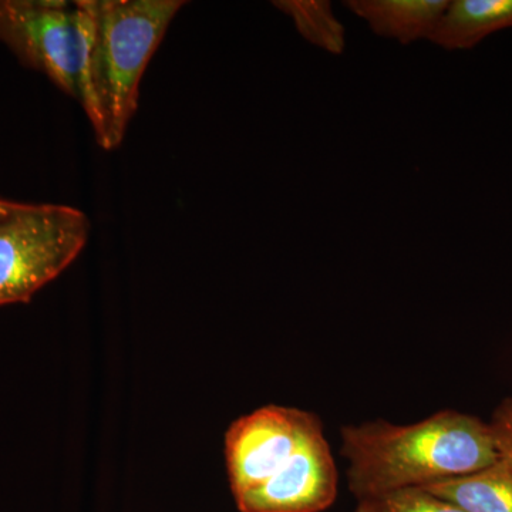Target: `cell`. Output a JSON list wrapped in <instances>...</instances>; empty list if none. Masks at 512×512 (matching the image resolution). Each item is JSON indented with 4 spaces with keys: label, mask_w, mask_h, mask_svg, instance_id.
Wrapping results in <instances>:
<instances>
[{
    "label": "cell",
    "mask_w": 512,
    "mask_h": 512,
    "mask_svg": "<svg viewBox=\"0 0 512 512\" xmlns=\"http://www.w3.org/2000/svg\"><path fill=\"white\" fill-rule=\"evenodd\" d=\"M276 9L292 19L306 42L340 55L345 50V28L325 0H278Z\"/></svg>",
    "instance_id": "obj_9"
},
{
    "label": "cell",
    "mask_w": 512,
    "mask_h": 512,
    "mask_svg": "<svg viewBox=\"0 0 512 512\" xmlns=\"http://www.w3.org/2000/svg\"><path fill=\"white\" fill-rule=\"evenodd\" d=\"M450 0H348L346 8L376 35L410 45L430 40Z\"/></svg>",
    "instance_id": "obj_6"
},
{
    "label": "cell",
    "mask_w": 512,
    "mask_h": 512,
    "mask_svg": "<svg viewBox=\"0 0 512 512\" xmlns=\"http://www.w3.org/2000/svg\"><path fill=\"white\" fill-rule=\"evenodd\" d=\"M490 429L498 456L512 466V399L495 410Z\"/></svg>",
    "instance_id": "obj_11"
},
{
    "label": "cell",
    "mask_w": 512,
    "mask_h": 512,
    "mask_svg": "<svg viewBox=\"0 0 512 512\" xmlns=\"http://www.w3.org/2000/svg\"><path fill=\"white\" fill-rule=\"evenodd\" d=\"M424 490L466 512H512V466L500 458L476 473Z\"/></svg>",
    "instance_id": "obj_8"
},
{
    "label": "cell",
    "mask_w": 512,
    "mask_h": 512,
    "mask_svg": "<svg viewBox=\"0 0 512 512\" xmlns=\"http://www.w3.org/2000/svg\"><path fill=\"white\" fill-rule=\"evenodd\" d=\"M0 43L23 66L79 100L82 39L76 2L0 0Z\"/></svg>",
    "instance_id": "obj_5"
},
{
    "label": "cell",
    "mask_w": 512,
    "mask_h": 512,
    "mask_svg": "<svg viewBox=\"0 0 512 512\" xmlns=\"http://www.w3.org/2000/svg\"><path fill=\"white\" fill-rule=\"evenodd\" d=\"M355 512H466L424 488H406L357 501Z\"/></svg>",
    "instance_id": "obj_10"
},
{
    "label": "cell",
    "mask_w": 512,
    "mask_h": 512,
    "mask_svg": "<svg viewBox=\"0 0 512 512\" xmlns=\"http://www.w3.org/2000/svg\"><path fill=\"white\" fill-rule=\"evenodd\" d=\"M511 28L512 0H451L430 42L446 50H468Z\"/></svg>",
    "instance_id": "obj_7"
},
{
    "label": "cell",
    "mask_w": 512,
    "mask_h": 512,
    "mask_svg": "<svg viewBox=\"0 0 512 512\" xmlns=\"http://www.w3.org/2000/svg\"><path fill=\"white\" fill-rule=\"evenodd\" d=\"M183 0H79V103L97 143L116 150L136 114L138 90Z\"/></svg>",
    "instance_id": "obj_3"
},
{
    "label": "cell",
    "mask_w": 512,
    "mask_h": 512,
    "mask_svg": "<svg viewBox=\"0 0 512 512\" xmlns=\"http://www.w3.org/2000/svg\"><path fill=\"white\" fill-rule=\"evenodd\" d=\"M90 228L69 205L20 202L0 217V306L32 301L82 254Z\"/></svg>",
    "instance_id": "obj_4"
},
{
    "label": "cell",
    "mask_w": 512,
    "mask_h": 512,
    "mask_svg": "<svg viewBox=\"0 0 512 512\" xmlns=\"http://www.w3.org/2000/svg\"><path fill=\"white\" fill-rule=\"evenodd\" d=\"M356 500L467 476L500 460L490 424L443 410L413 424L384 420L340 430Z\"/></svg>",
    "instance_id": "obj_2"
},
{
    "label": "cell",
    "mask_w": 512,
    "mask_h": 512,
    "mask_svg": "<svg viewBox=\"0 0 512 512\" xmlns=\"http://www.w3.org/2000/svg\"><path fill=\"white\" fill-rule=\"evenodd\" d=\"M225 463L241 512H322L335 503L338 470L319 417L259 407L225 434Z\"/></svg>",
    "instance_id": "obj_1"
},
{
    "label": "cell",
    "mask_w": 512,
    "mask_h": 512,
    "mask_svg": "<svg viewBox=\"0 0 512 512\" xmlns=\"http://www.w3.org/2000/svg\"><path fill=\"white\" fill-rule=\"evenodd\" d=\"M19 204L20 202L18 201L6 200V198L0 197V217L16 210V208L19 207Z\"/></svg>",
    "instance_id": "obj_12"
}]
</instances>
